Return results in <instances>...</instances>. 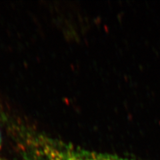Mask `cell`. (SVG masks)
Listing matches in <instances>:
<instances>
[{
	"mask_svg": "<svg viewBox=\"0 0 160 160\" xmlns=\"http://www.w3.org/2000/svg\"><path fill=\"white\" fill-rule=\"evenodd\" d=\"M41 149V160H130L53 143L44 144Z\"/></svg>",
	"mask_w": 160,
	"mask_h": 160,
	"instance_id": "obj_1",
	"label": "cell"
},
{
	"mask_svg": "<svg viewBox=\"0 0 160 160\" xmlns=\"http://www.w3.org/2000/svg\"><path fill=\"white\" fill-rule=\"evenodd\" d=\"M1 147H2V134H1V132H0V149H1Z\"/></svg>",
	"mask_w": 160,
	"mask_h": 160,
	"instance_id": "obj_2",
	"label": "cell"
},
{
	"mask_svg": "<svg viewBox=\"0 0 160 160\" xmlns=\"http://www.w3.org/2000/svg\"><path fill=\"white\" fill-rule=\"evenodd\" d=\"M0 160H2V159H1V158H0Z\"/></svg>",
	"mask_w": 160,
	"mask_h": 160,
	"instance_id": "obj_3",
	"label": "cell"
}]
</instances>
